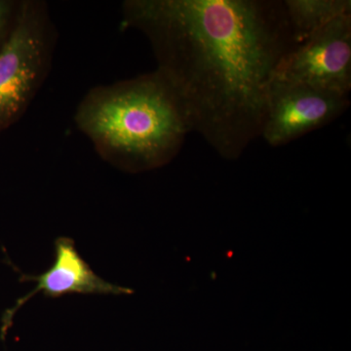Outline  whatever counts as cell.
Returning a JSON list of instances; mask_svg holds the SVG:
<instances>
[{
  "instance_id": "1",
  "label": "cell",
  "mask_w": 351,
  "mask_h": 351,
  "mask_svg": "<svg viewBox=\"0 0 351 351\" xmlns=\"http://www.w3.org/2000/svg\"><path fill=\"white\" fill-rule=\"evenodd\" d=\"M122 24L149 39L189 132L228 160L261 137L274 69L295 46L283 2L127 0Z\"/></svg>"
},
{
  "instance_id": "6",
  "label": "cell",
  "mask_w": 351,
  "mask_h": 351,
  "mask_svg": "<svg viewBox=\"0 0 351 351\" xmlns=\"http://www.w3.org/2000/svg\"><path fill=\"white\" fill-rule=\"evenodd\" d=\"M54 262L49 269L39 276H29L20 272L22 282H36L34 290L16 302L2 319L1 335L5 336L18 311L38 293L45 297L82 295H130L131 289L115 285L97 276L86 261L76 249L75 241L69 237H59L55 241Z\"/></svg>"
},
{
  "instance_id": "3",
  "label": "cell",
  "mask_w": 351,
  "mask_h": 351,
  "mask_svg": "<svg viewBox=\"0 0 351 351\" xmlns=\"http://www.w3.org/2000/svg\"><path fill=\"white\" fill-rule=\"evenodd\" d=\"M56 27L46 2L23 0L17 23L0 50V133L31 106L49 75Z\"/></svg>"
},
{
  "instance_id": "8",
  "label": "cell",
  "mask_w": 351,
  "mask_h": 351,
  "mask_svg": "<svg viewBox=\"0 0 351 351\" xmlns=\"http://www.w3.org/2000/svg\"><path fill=\"white\" fill-rule=\"evenodd\" d=\"M23 0H0V50L12 34Z\"/></svg>"
},
{
  "instance_id": "2",
  "label": "cell",
  "mask_w": 351,
  "mask_h": 351,
  "mask_svg": "<svg viewBox=\"0 0 351 351\" xmlns=\"http://www.w3.org/2000/svg\"><path fill=\"white\" fill-rule=\"evenodd\" d=\"M75 121L104 160L128 172L169 163L189 133L179 104L156 71L92 88Z\"/></svg>"
},
{
  "instance_id": "7",
  "label": "cell",
  "mask_w": 351,
  "mask_h": 351,
  "mask_svg": "<svg viewBox=\"0 0 351 351\" xmlns=\"http://www.w3.org/2000/svg\"><path fill=\"white\" fill-rule=\"evenodd\" d=\"M283 4L295 45L332 21L351 14L350 0H286Z\"/></svg>"
},
{
  "instance_id": "4",
  "label": "cell",
  "mask_w": 351,
  "mask_h": 351,
  "mask_svg": "<svg viewBox=\"0 0 351 351\" xmlns=\"http://www.w3.org/2000/svg\"><path fill=\"white\" fill-rule=\"evenodd\" d=\"M271 82L350 96L351 14L341 16L281 57Z\"/></svg>"
},
{
  "instance_id": "5",
  "label": "cell",
  "mask_w": 351,
  "mask_h": 351,
  "mask_svg": "<svg viewBox=\"0 0 351 351\" xmlns=\"http://www.w3.org/2000/svg\"><path fill=\"white\" fill-rule=\"evenodd\" d=\"M350 96L302 85L271 82L261 137L280 147L332 122L350 107Z\"/></svg>"
}]
</instances>
